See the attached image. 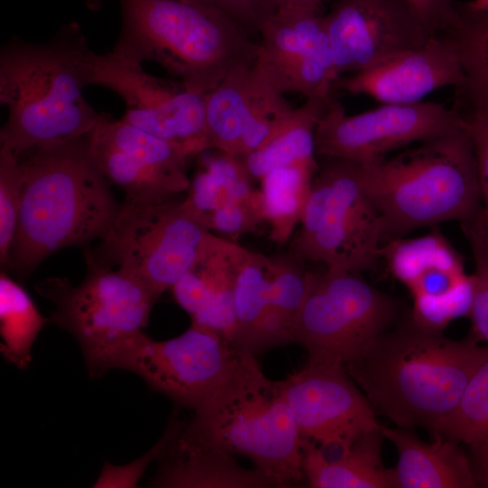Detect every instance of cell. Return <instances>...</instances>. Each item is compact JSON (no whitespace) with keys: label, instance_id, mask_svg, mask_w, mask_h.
<instances>
[{"label":"cell","instance_id":"6da1fadb","mask_svg":"<svg viewBox=\"0 0 488 488\" xmlns=\"http://www.w3.org/2000/svg\"><path fill=\"white\" fill-rule=\"evenodd\" d=\"M89 134L19 155L22 202L5 270L25 278L52 254L108 230L120 203L91 156Z\"/></svg>","mask_w":488,"mask_h":488},{"label":"cell","instance_id":"7a4b0ae2","mask_svg":"<svg viewBox=\"0 0 488 488\" xmlns=\"http://www.w3.org/2000/svg\"><path fill=\"white\" fill-rule=\"evenodd\" d=\"M487 359L488 347L472 334L452 340L409 318L381 334L344 369L376 414L399 427H422L433 434Z\"/></svg>","mask_w":488,"mask_h":488},{"label":"cell","instance_id":"3957f363","mask_svg":"<svg viewBox=\"0 0 488 488\" xmlns=\"http://www.w3.org/2000/svg\"><path fill=\"white\" fill-rule=\"evenodd\" d=\"M91 50L80 25L61 26L47 42L17 36L0 51V102L8 109L0 147L25 151L89 134L104 113L83 95Z\"/></svg>","mask_w":488,"mask_h":488},{"label":"cell","instance_id":"277c9868","mask_svg":"<svg viewBox=\"0 0 488 488\" xmlns=\"http://www.w3.org/2000/svg\"><path fill=\"white\" fill-rule=\"evenodd\" d=\"M118 1L121 28L112 52L142 64L158 63L192 92L208 93L257 59L258 42L202 0ZM100 4L87 2L91 9Z\"/></svg>","mask_w":488,"mask_h":488},{"label":"cell","instance_id":"5b68a950","mask_svg":"<svg viewBox=\"0 0 488 488\" xmlns=\"http://www.w3.org/2000/svg\"><path fill=\"white\" fill-rule=\"evenodd\" d=\"M176 436L181 445L249 458L288 487L304 478L303 440L282 380H271L255 355L241 352L211 395Z\"/></svg>","mask_w":488,"mask_h":488},{"label":"cell","instance_id":"8992f818","mask_svg":"<svg viewBox=\"0 0 488 488\" xmlns=\"http://www.w3.org/2000/svg\"><path fill=\"white\" fill-rule=\"evenodd\" d=\"M360 179L381 218L385 242L418 228L464 221L482 209L475 155L464 118L452 133L377 164H360Z\"/></svg>","mask_w":488,"mask_h":488},{"label":"cell","instance_id":"52a82bcc","mask_svg":"<svg viewBox=\"0 0 488 488\" xmlns=\"http://www.w3.org/2000/svg\"><path fill=\"white\" fill-rule=\"evenodd\" d=\"M85 260L87 273L78 286L52 277L35 288L54 305L50 321L75 338L89 375L98 379L115 369L124 348L144 333L159 297L130 273L86 254Z\"/></svg>","mask_w":488,"mask_h":488},{"label":"cell","instance_id":"ba28073f","mask_svg":"<svg viewBox=\"0 0 488 488\" xmlns=\"http://www.w3.org/2000/svg\"><path fill=\"white\" fill-rule=\"evenodd\" d=\"M211 234L183 201L126 194L99 245L84 254L130 273L160 297L191 268Z\"/></svg>","mask_w":488,"mask_h":488},{"label":"cell","instance_id":"9c48e42d","mask_svg":"<svg viewBox=\"0 0 488 488\" xmlns=\"http://www.w3.org/2000/svg\"><path fill=\"white\" fill-rule=\"evenodd\" d=\"M300 224L292 245L299 259L357 273L380 259L382 221L362 187L357 163L326 158L314 176Z\"/></svg>","mask_w":488,"mask_h":488},{"label":"cell","instance_id":"30bf717a","mask_svg":"<svg viewBox=\"0 0 488 488\" xmlns=\"http://www.w3.org/2000/svg\"><path fill=\"white\" fill-rule=\"evenodd\" d=\"M398 313L397 301L357 272L326 267L309 271L294 343L306 350V363L344 366L389 330Z\"/></svg>","mask_w":488,"mask_h":488},{"label":"cell","instance_id":"8fae6325","mask_svg":"<svg viewBox=\"0 0 488 488\" xmlns=\"http://www.w3.org/2000/svg\"><path fill=\"white\" fill-rule=\"evenodd\" d=\"M89 85L117 93L125 103L122 120L182 146L192 156L206 151V94L177 80L147 73L143 64L108 52H90Z\"/></svg>","mask_w":488,"mask_h":488},{"label":"cell","instance_id":"7c38bea8","mask_svg":"<svg viewBox=\"0 0 488 488\" xmlns=\"http://www.w3.org/2000/svg\"><path fill=\"white\" fill-rule=\"evenodd\" d=\"M462 126L460 112L440 103L382 104L348 115L332 99L315 128V153L325 158L374 164L395 149L447 135Z\"/></svg>","mask_w":488,"mask_h":488},{"label":"cell","instance_id":"4fadbf2b","mask_svg":"<svg viewBox=\"0 0 488 488\" xmlns=\"http://www.w3.org/2000/svg\"><path fill=\"white\" fill-rule=\"evenodd\" d=\"M240 353L218 334L191 324L182 334L163 341L141 333L121 352L115 369L136 374L154 391L194 410L220 385Z\"/></svg>","mask_w":488,"mask_h":488},{"label":"cell","instance_id":"5bb4252c","mask_svg":"<svg viewBox=\"0 0 488 488\" xmlns=\"http://www.w3.org/2000/svg\"><path fill=\"white\" fill-rule=\"evenodd\" d=\"M380 259L412 295L410 318L417 324L442 332L453 320L469 317L473 277L466 274L462 255L437 226L420 237L386 241Z\"/></svg>","mask_w":488,"mask_h":488},{"label":"cell","instance_id":"9a60e30c","mask_svg":"<svg viewBox=\"0 0 488 488\" xmlns=\"http://www.w3.org/2000/svg\"><path fill=\"white\" fill-rule=\"evenodd\" d=\"M282 385L302 440L314 443L326 460L336 459L362 434L381 426L342 364L305 363Z\"/></svg>","mask_w":488,"mask_h":488},{"label":"cell","instance_id":"2e32d148","mask_svg":"<svg viewBox=\"0 0 488 488\" xmlns=\"http://www.w3.org/2000/svg\"><path fill=\"white\" fill-rule=\"evenodd\" d=\"M258 75L285 94L330 98L338 79L324 16L298 8L276 10L259 31Z\"/></svg>","mask_w":488,"mask_h":488},{"label":"cell","instance_id":"e0dca14e","mask_svg":"<svg viewBox=\"0 0 488 488\" xmlns=\"http://www.w3.org/2000/svg\"><path fill=\"white\" fill-rule=\"evenodd\" d=\"M91 156L126 194L176 197L188 191L191 155L182 146L105 114L89 134Z\"/></svg>","mask_w":488,"mask_h":488},{"label":"cell","instance_id":"ac0fdd59","mask_svg":"<svg viewBox=\"0 0 488 488\" xmlns=\"http://www.w3.org/2000/svg\"><path fill=\"white\" fill-rule=\"evenodd\" d=\"M324 20L338 78L418 48L435 34L404 0H340Z\"/></svg>","mask_w":488,"mask_h":488},{"label":"cell","instance_id":"d6986e66","mask_svg":"<svg viewBox=\"0 0 488 488\" xmlns=\"http://www.w3.org/2000/svg\"><path fill=\"white\" fill-rule=\"evenodd\" d=\"M253 67L230 71L206 93V148L243 157L267 144L294 109Z\"/></svg>","mask_w":488,"mask_h":488},{"label":"cell","instance_id":"ffe728a7","mask_svg":"<svg viewBox=\"0 0 488 488\" xmlns=\"http://www.w3.org/2000/svg\"><path fill=\"white\" fill-rule=\"evenodd\" d=\"M465 83L458 42L454 33L447 32L367 70L339 77L333 89L366 95L382 104H410L438 89H460Z\"/></svg>","mask_w":488,"mask_h":488},{"label":"cell","instance_id":"44dd1931","mask_svg":"<svg viewBox=\"0 0 488 488\" xmlns=\"http://www.w3.org/2000/svg\"><path fill=\"white\" fill-rule=\"evenodd\" d=\"M385 438L395 446L399 461L394 470L398 488L476 487L469 456L458 442L434 433L426 443L408 428L381 426Z\"/></svg>","mask_w":488,"mask_h":488},{"label":"cell","instance_id":"7402d4cb","mask_svg":"<svg viewBox=\"0 0 488 488\" xmlns=\"http://www.w3.org/2000/svg\"><path fill=\"white\" fill-rule=\"evenodd\" d=\"M176 436L169 442L158 458L159 467L153 477L152 486L171 488L280 487L275 479L257 467L249 469L239 465L235 455L230 453L186 446L177 442Z\"/></svg>","mask_w":488,"mask_h":488},{"label":"cell","instance_id":"603a6c76","mask_svg":"<svg viewBox=\"0 0 488 488\" xmlns=\"http://www.w3.org/2000/svg\"><path fill=\"white\" fill-rule=\"evenodd\" d=\"M381 426L359 436L349 450L333 460L324 459L318 446L303 440L302 468L314 488H396L393 469L381 459Z\"/></svg>","mask_w":488,"mask_h":488},{"label":"cell","instance_id":"cb8c5ba5","mask_svg":"<svg viewBox=\"0 0 488 488\" xmlns=\"http://www.w3.org/2000/svg\"><path fill=\"white\" fill-rule=\"evenodd\" d=\"M331 100L332 97L305 99L267 144L241 157L250 177L260 181L278 168L297 164L318 166L314 133Z\"/></svg>","mask_w":488,"mask_h":488},{"label":"cell","instance_id":"d4e9b609","mask_svg":"<svg viewBox=\"0 0 488 488\" xmlns=\"http://www.w3.org/2000/svg\"><path fill=\"white\" fill-rule=\"evenodd\" d=\"M270 258L246 249L234 286L235 327L232 345L255 355L271 348L268 336Z\"/></svg>","mask_w":488,"mask_h":488},{"label":"cell","instance_id":"484cf974","mask_svg":"<svg viewBox=\"0 0 488 488\" xmlns=\"http://www.w3.org/2000/svg\"><path fill=\"white\" fill-rule=\"evenodd\" d=\"M318 168L308 164L282 167L260 180L264 218L274 242H286L300 224Z\"/></svg>","mask_w":488,"mask_h":488},{"label":"cell","instance_id":"4316f807","mask_svg":"<svg viewBox=\"0 0 488 488\" xmlns=\"http://www.w3.org/2000/svg\"><path fill=\"white\" fill-rule=\"evenodd\" d=\"M44 317L28 292L6 272L0 274V352L5 361L20 370L32 361L33 345L44 325Z\"/></svg>","mask_w":488,"mask_h":488},{"label":"cell","instance_id":"83f0119b","mask_svg":"<svg viewBox=\"0 0 488 488\" xmlns=\"http://www.w3.org/2000/svg\"><path fill=\"white\" fill-rule=\"evenodd\" d=\"M251 179L241 157L220 152L203 160L183 202L207 225L211 212L253 190Z\"/></svg>","mask_w":488,"mask_h":488},{"label":"cell","instance_id":"f1b7e54d","mask_svg":"<svg viewBox=\"0 0 488 488\" xmlns=\"http://www.w3.org/2000/svg\"><path fill=\"white\" fill-rule=\"evenodd\" d=\"M308 273L294 258H270L268 336L271 348L294 343V324L306 293Z\"/></svg>","mask_w":488,"mask_h":488},{"label":"cell","instance_id":"f546056e","mask_svg":"<svg viewBox=\"0 0 488 488\" xmlns=\"http://www.w3.org/2000/svg\"><path fill=\"white\" fill-rule=\"evenodd\" d=\"M435 433L470 447L488 443V359L474 372L455 408Z\"/></svg>","mask_w":488,"mask_h":488},{"label":"cell","instance_id":"4dcf8cb0","mask_svg":"<svg viewBox=\"0 0 488 488\" xmlns=\"http://www.w3.org/2000/svg\"><path fill=\"white\" fill-rule=\"evenodd\" d=\"M453 33L466 77L465 85L457 89L465 97L488 100V14L468 9Z\"/></svg>","mask_w":488,"mask_h":488},{"label":"cell","instance_id":"1f68e13d","mask_svg":"<svg viewBox=\"0 0 488 488\" xmlns=\"http://www.w3.org/2000/svg\"><path fill=\"white\" fill-rule=\"evenodd\" d=\"M460 224L474 261L471 334L477 341L488 343V222L481 209Z\"/></svg>","mask_w":488,"mask_h":488},{"label":"cell","instance_id":"d6a6232c","mask_svg":"<svg viewBox=\"0 0 488 488\" xmlns=\"http://www.w3.org/2000/svg\"><path fill=\"white\" fill-rule=\"evenodd\" d=\"M23 193V169L19 156L0 147V263L6 267L14 238Z\"/></svg>","mask_w":488,"mask_h":488},{"label":"cell","instance_id":"836d02e7","mask_svg":"<svg viewBox=\"0 0 488 488\" xmlns=\"http://www.w3.org/2000/svg\"><path fill=\"white\" fill-rule=\"evenodd\" d=\"M264 222L260 190L255 189L217 209L207 218L211 231L215 230L234 240L241 235L257 232Z\"/></svg>","mask_w":488,"mask_h":488},{"label":"cell","instance_id":"e575fe53","mask_svg":"<svg viewBox=\"0 0 488 488\" xmlns=\"http://www.w3.org/2000/svg\"><path fill=\"white\" fill-rule=\"evenodd\" d=\"M183 424L184 421L174 414L162 437L146 454L126 465L117 466L106 462L93 487H136L148 465L159 458Z\"/></svg>","mask_w":488,"mask_h":488},{"label":"cell","instance_id":"d590c367","mask_svg":"<svg viewBox=\"0 0 488 488\" xmlns=\"http://www.w3.org/2000/svg\"><path fill=\"white\" fill-rule=\"evenodd\" d=\"M470 113L457 109L464 118L471 137L477 166V175L483 213L488 222V100L467 98Z\"/></svg>","mask_w":488,"mask_h":488},{"label":"cell","instance_id":"8d00e7d4","mask_svg":"<svg viewBox=\"0 0 488 488\" xmlns=\"http://www.w3.org/2000/svg\"><path fill=\"white\" fill-rule=\"evenodd\" d=\"M221 10L248 34L259 33L266 20L274 13L267 0H202Z\"/></svg>","mask_w":488,"mask_h":488},{"label":"cell","instance_id":"74e56055","mask_svg":"<svg viewBox=\"0 0 488 488\" xmlns=\"http://www.w3.org/2000/svg\"><path fill=\"white\" fill-rule=\"evenodd\" d=\"M404 1L434 33L450 32L461 21V16L452 8L449 0Z\"/></svg>","mask_w":488,"mask_h":488},{"label":"cell","instance_id":"f35d334b","mask_svg":"<svg viewBox=\"0 0 488 488\" xmlns=\"http://www.w3.org/2000/svg\"><path fill=\"white\" fill-rule=\"evenodd\" d=\"M470 448L469 459L476 487L488 488V443Z\"/></svg>","mask_w":488,"mask_h":488},{"label":"cell","instance_id":"ab89813d","mask_svg":"<svg viewBox=\"0 0 488 488\" xmlns=\"http://www.w3.org/2000/svg\"><path fill=\"white\" fill-rule=\"evenodd\" d=\"M275 12L283 8H298L320 12L323 0H267Z\"/></svg>","mask_w":488,"mask_h":488},{"label":"cell","instance_id":"60d3db41","mask_svg":"<svg viewBox=\"0 0 488 488\" xmlns=\"http://www.w3.org/2000/svg\"><path fill=\"white\" fill-rule=\"evenodd\" d=\"M467 9L488 14V0H472Z\"/></svg>","mask_w":488,"mask_h":488}]
</instances>
